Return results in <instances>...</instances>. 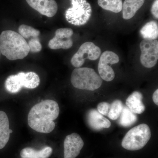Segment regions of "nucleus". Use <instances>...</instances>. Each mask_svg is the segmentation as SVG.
Segmentation results:
<instances>
[{
	"instance_id": "412c9836",
	"label": "nucleus",
	"mask_w": 158,
	"mask_h": 158,
	"mask_svg": "<svg viewBox=\"0 0 158 158\" xmlns=\"http://www.w3.org/2000/svg\"><path fill=\"white\" fill-rule=\"evenodd\" d=\"M123 108L121 101L116 100L110 105V109L107 116L112 120H116L120 116Z\"/></svg>"
},
{
	"instance_id": "f3484780",
	"label": "nucleus",
	"mask_w": 158,
	"mask_h": 158,
	"mask_svg": "<svg viewBox=\"0 0 158 158\" xmlns=\"http://www.w3.org/2000/svg\"><path fill=\"white\" fill-rule=\"evenodd\" d=\"M50 147H45L40 150L26 148L22 150L20 156L22 158H48L52 152Z\"/></svg>"
},
{
	"instance_id": "aec40b11",
	"label": "nucleus",
	"mask_w": 158,
	"mask_h": 158,
	"mask_svg": "<svg viewBox=\"0 0 158 158\" xmlns=\"http://www.w3.org/2000/svg\"><path fill=\"white\" fill-rule=\"evenodd\" d=\"M99 6L105 10L118 13L122 10V0H98Z\"/></svg>"
},
{
	"instance_id": "20e7f679",
	"label": "nucleus",
	"mask_w": 158,
	"mask_h": 158,
	"mask_svg": "<svg viewBox=\"0 0 158 158\" xmlns=\"http://www.w3.org/2000/svg\"><path fill=\"white\" fill-rule=\"evenodd\" d=\"M151 137V132L149 126L142 123L128 131L123 139L122 146L128 150H138L147 144Z\"/></svg>"
},
{
	"instance_id": "4be33fe9",
	"label": "nucleus",
	"mask_w": 158,
	"mask_h": 158,
	"mask_svg": "<svg viewBox=\"0 0 158 158\" xmlns=\"http://www.w3.org/2000/svg\"><path fill=\"white\" fill-rule=\"evenodd\" d=\"M19 34L25 39H29L31 37H38L40 32L37 29H34L31 26L22 24L19 26L18 29Z\"/></svg>"
},
{
	"instance_id": "a211bd4d",
	"label": "nucleus",
	"mask_w": 158,
	"mask_h": 158,
	"mask_svg": "<svg viewBox=\"0 0 158 158\" xmlns=\"http://www.w3.org/2000/svg\"><path fill=\"white\" fill-rule=\"evenodd\" d=\"M140 32L144 39L155 40L158 37L157 23L155 21L147 23L141 28Z\"/></svg>"
},
{
	"instance_id": "f8f14e48",
	"label": "nucleus",
	"mask_w": 158,
	"mask_h": 158,
	"mask_svg": "<svg viewBox=\"0 0 158 158\" xmlns=\"http://www.w3.org/2000/svg\"><path fill=\"white\" fill-rule=\"evenodd\" d=\"M31 8L43 15L52 17L56 14L58 5L55 0H26Z\"/></svg>"
},
{
	"instance_id": "1a4fd4ad",
	"label": "nucleus",
	"mask_w": 158,
	"mask_h": 158,
	"mask_svg": "<svg viewBox=\"0 0 158 158\" xmlns=\"http://www.w3.org/2000/svg\"><path fill=\"white\" fill-rule=\"evenodd\" d=\"M119 61L118 55L113 52L105 51L102 54L98 62V71L102 80L108 82L113 81L115 75L111 65L118 63Z\"/></svg>"
},
{
	"instance_id": "5701e85b",
	"label": "nucleus",
	"mask_w": 158,
	"mask_h": 158,
	"mask_svg": "<svg viewBox=\"0 0 158 158\" xmlns=\"http://www.w3.org/2000/svg\"><path fill=\"white\" fill-rule=\"evenodd\" d=\"M27 43L30 48V52H38L42 49V45L38 37L31 38Z\"/></svg>"
},
{
	"instance_id": "f257e3e1",
	"label": "nucleus",
	"mask_w": 158,
	"mask_h": 158,
	"mask_svg": "<svg viewBox=\"0 0 158 158\" xmlns=\"http://www.w3.org/2000/svg\"><path fill=\"white\" fill-rule=\"evenodd\" d=\"M59 112L57 102L50 99L43 101L31 108L28 116V123L37 132L48 134L55 129L54 121L59 116Z\"/></svg>"
},
{
	"instance_id": "39448f33",
	"label": "nucleus",
	"mask_w": 158,
	"mask_h": 158,
	"mask_svg": "<svg viewBox=\"0 0 158 158\" xmlns=\"http://www.w3.org/2000/svg\"><path fill=\"white\" fill-rule=\"evenodd\" d=\"M40 83L39 76L33 72H20L16 75L9 76L5 83L8 92L11 94L19 92L23 88L35 89Z\"/></svg>"
},
{
	"instance_id": "ddd939ff",
	"label": "nucleus",
	"mask_w": 158,
	"mask_h": 158,
	"mask_svg": "<svg viewBox=\"0 0 158 158\" xmlns=\"http://www.w3.org/2000/svg\"><path fill=\"white\" fill-rule=\"evenodd\" d=\"M87 121L91 128L97 131L102 128H108L111 125L110 120L94 109L89 110L87 113Z\"/></svg>"
},
{
	"instance_id": "bb28decb",
	"label": "nucleus",
	"mask_w": 158,
	"mask_h": 158,
	"mask_svg": "<svg viewBox=\"0 0 158 158\" xmlns=\"http://www.w3.org/2000/svg\"><path fill=\"white\" fill-rule=\"evenodd\" d=\"M0 55H1V51H0Z\"/></svg>"
},
{
	"instance_id": "6e6552de",
	"label": "nucleus",
	"mask_w": 158,
	"mask_h": 158,
	"mask_svg": "<svg viewBox=\"0 0 158 158\" xmlns=\"http://www.w3.org/2000/svg\"><path fill=\"white\" fill-rule=\"evenodd\" d=\"M140 61L142 65L148 68L154 67L158 59V40L144 39L140 43Z\"/></svg>"
},
{
	"instance_id": "423d86ee",
	"label": "nucleus",
	"mask_w": 158,
	"mask_h": 158,
	"mask_svg": "<svg viewBox=\"0 0 158 158\" xmlns=\"http://www.w3.org/2000/svg\"><path fill=\"white\" fill-rule=\"evenodd\" d=\"M72 6L65 11V17L69 23L76 26L86 24L92 14L91 6L86 0H70Z\"/></svg>"
},
{
	"instance_id": "b1692460",
	"label": "nucleus",
	"mask_w": 158,
	"mask_h": 158,
	"mask_svg": "<svg viewBox=\"0 0 158 158\" xmlns=\"http://www.w3.org/2000/svg\"><path fill=\"white\" fill-rule=\"evenodd\" d=\"M110 105L106 102H102L98 105V111L104 116H107L110 110Z\"/></svg>"
},
{
	"instance_id": "0eeeda50",
	"label": "nucleus",
	"mask_w": 158,
	"mask_h": 158,
	"mask_svg": "<svg viewBox=\"0 0 158 158\" xmlns=\"http://www.w3.org/2000/svg\"><path fill=\"white\" fill-rule=\"evenodd\" d=\"M101 54V50L93 43L86 42L80 47L76 53L71 60L72 65L76 68H80L84 65L87 59L94 61L98 59Z\"/></svg>"
},
{
	"instance_id": "6ab92c4d",
	"label": "nucleus",
	"mask_w": 158,
	"mask_h": 158,
	"mask_svg": "<svg viewBox=\"0 0 158 158\" xmlns=\"http://www.w3.org/2000/svg\"><path fill=\"white\" fill-rule=\"evenodd\" d=\"M118 120V123L123 127H130L138 120L135 113H133L127 107L123 106Z\"/></svg>"
},
{
	"instance_id": "f03ea898",
	"label": "nucleus",
	"mask_w": 158,
	"mask_h": 158,
	"mask_svg": "<svg viewBox=\"0 0 158 158\" xmlns=\"http://www.w3.org/2000/svg\"><path fill=\"white\" fill-rule=\"evenodd\" d=\"M0 51L7 59L13 61L27 57L30 48L20 34L15 31H6L0 35Z\"/></svg>"
},
{
	"instance_id": "9b49d317",
	"label": "nucleus",
	"mask_w": 158,
	"mask_h": 158,
	"mask_svg": "<svg viewBox=\"0 0 158 158\" xmlns=\"http://www.w3.org/2000/svg\"><path fill=\"white\" fill-rule=\"evenodd\" d=\"M84 145V141L78 134L72 133L66 136L64 142V158H76Z\"/></svg>"
},
{
	"instance_id": "7ed1b4c3",
	"label": "nucleus",
	"mask_w": 158,
	"mask_h": 158,
	"mask_svg": "<svg viewBox=\"0 0 158 158\" xmlns=\"http://www.w3.org/2000/svg\"><path fill=\"white\" fill-rule=\"evenodd\" d=\"M71 82L77 89L93 91L100 88L102 79L93 69L77 68L73 71Z\"/></svg>"
},
{
	"instance_id": "9d476101",
	"label": "nucleus",
	"mask_w": 158,
	"mask_h": 158,
	"mask_svg": "<svg viewBox=\"0 0 158 158\" xmlns=\"http://www.w3.org/2000/svg\"><path fill=\"white\" fill-rule=\"evenodd\" d=\"M73 34L72 29L64 28L58 29L55 33V37L48 43V47L52 49H68L73 45L72 37Z\"/></svg>"
},
{
	"instance_id": "4468645a",
	"label": "nucleus",
	"mask_w": 158,
	"mask_h": 158,
	"mask_svg": "<svg viewBox=\"0 0 158 158\" xmlns=\"http://www.w3.org/2000/svg\"><path fill=\"white\" fill-rule=\"evenodd\" d=\"M13 132L9 128V118L3 111H0V149H2L8 143L10 134Z\"/></svg>"
},
{
	"instance_id": "dca6fc26",
	"label": "nucleus",
	"mask_w": 158,
	"mask_h": 158,
	"mask_svg": "<svg viewBox=\"0 0 158 158\" xmlns=\"http://www.w3.org/2000/svg\"><path fill=\"white\" fill-rule=\"evenodd\" d=\"M145 0H125L123 5V17L125 19H131L142 7Z\"/></svg>"
},
{
	"instance_id": "393cba45",
	"label": "nucleus",
	"mask_w": 158,
	"mask_h": 158,
	"mask_svg": "<svg viewBox=\"0 0 158 158\" xmlns=\"http://www.w3.org/2000/svg\"><path fill=\"white\" fill-rule=\"evenodd\" d=\"M151 12L156 19H158V0H156L152 4L151 8Z\"/></svg>"
},
{
	"instance_id": "a878e982",
	"label": "nucleus",
	"mask_w": 158,
	"mask_h": 158,
	"mask_svg": "<svg viewBox=\"0 0 158 158\" xmlns=\"http://www.w3.org/2000/svg\"><path fill=\"white\" fill-rule=\"evenodd\" d=\"M152 99L154 102L157 106L158 105V89L154 92L152 95Z\"/></svg>"
},
{
	"instance_id": "2eb2a0df",
	"label": "nucleus",
	"mask_w": 158,
	"mask_h": 158,
	"mask_svg": "<svg viewBox=\"0 0 158 158\" xmlns=\"http://www.w3.org/2000/svg\"><path fill=\"white\" fill-rule=\"evenodd\" d=\"M142 99V94L138 91H135L127 99L126 104L133 113L141 114L145 110Z\"/></svg>"
}]
</instances>
